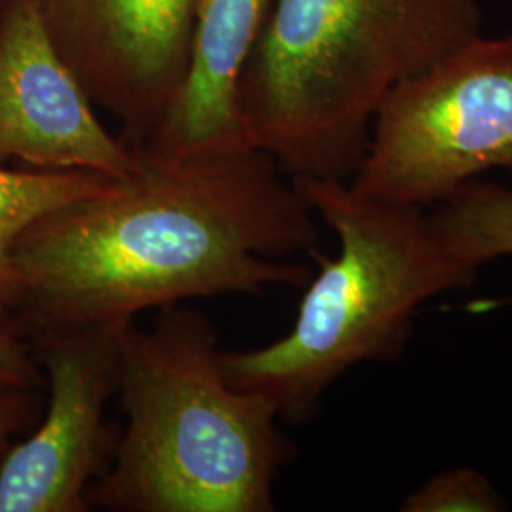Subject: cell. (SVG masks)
Returning a JSON list of instances; mask_svg holds the SVG:
<instances>
[{"mask_svg":"<svg viewBox=\"0 0 512 512\" xmlns=\"http://www.w3.org/2000/svg\"><path fill=\"white\" fill-rule=\"evenodd\" d=\"M495 169L512 177V33H480L387 93L349 183L429 209Z\"/></svg>","mask_w":512,"mask_h":512,"instance_id":"obj_5","label":"cell"},{"mask_svg":"<svg viewBox=\"0 0 512 512\" xmlns=\"http://www.w3.org/2000/svg\"><path fill=\"white\" fill-rule=\"evenodd\" d=\"M128 329V327H126ZM126 329L48 332L33 338L50 397L29 439L0 459V512H88L118 431L107 421Z\"/></svg>","mask_w":512,"mask_h":512,"instance_id":"obj_6","label":"cell"},{"mask_svg":"<svg viewBox=\"0 0 512 512\" xmlns=\"http://www.w3.org/2000/svg\"><path fill=\"white\" fill-rule=\"evenodd\" d=\"M486 0H274L239 84L247 143L291 179L349 181L397 84L484 33Z\"/></svg>","mask_w":512,"mask_h":512,"instance_id":"obj_3","label":"cell"},{"mask_svg":"<svg viewBox=\"0 0 512 512\" xmlns=\"http://www.w3.org/2000/svg\"><path fill=\"white\" fill-rule=\"evenodd\" d=\"M116 395L126 423L90 488L109 512H272L296 446L274 404L228 384L217 330L173 304L122 332Z\"/></svg>","mask_w":512,"mask_h":512,"instance_id":"obj_2","label":"cell"},{"mask_svg":"<svg viewBox=\"0 0 512 512\" xmlns=\"http://www.w3.org/2000/svg\"><path fill=\"white\" fill-rule=\"evenodd\" d=\"M274 0H196L188 67L164 120L137 150L147 160L253 148L239 114V84Z\"/></svg>","mask_w":512,"mask_h":512,"instance_id":"obj_9","label":"cell"},{"mask_svg":"<svg viewBox=\"0 0 512 512\" xmlns=\"http://www.w3.org/2000/svg\"><path fill=\"white\" fill-rule=\"evenodd\" d=\"M448 251L463 266L512 256V188L475 179L427 209Z\"/></svg>","mask_w":512,"mask_h":512,"instance_id":"obj_11","label":"cell"},{"mask_svg":"<svg viewBox=\"0 0 512 512\" xmlns=\"http://www.w3.org/2000/svg\"><path fill=\"white\" fill-rule=\"evenodd\" d=\"M293 181L338 238V255H311L319 272L285 336L219 349V365L228 384L260 393L294 425L311 420L351 368L403 357L421 306L473 287L478 272L448 251L423 207L366 196L340 179Z\"/></svg>","mask_w":512,"mask_h":512,"instance_id":"obj_4","label":"cell"},{"mask_svg":"<svg viewBox=\"0 0 512 512\" xmlns=\"http://www.w3.org/2000/svg\"><path fill=\"white\" fill-rule=\"evenodd\" d=\"M114 179L95 171L0 167V329L14 334L19 313L14 245L46 213L105 190Z\"/></svg>","mask_w":512,"mask_h":512,"instance_id":"obj_10","label":"cell"},{"mask_svg":"<svg viewBox=\"0 0 512 512\" xmlns=\"http://www.w3.org/2000/svg\"><path fill=\"white\" fill-rule=\"evenodd\" d=\"M33 414V391L0 387V459L8 452L10 439Z\"/></svg>","mask_w":512,"mask_h":512,"instance_id":"obj_14","label":"cell"},{"mask_svg":"<svg viewBox=\"0 0 512 512\" xmlns=\"http://www.w3.org/2000/svg\"><path fill=\"white\" fill-rule=\"evenodd\" d=\"M403 512H501L509 509L507 497L475 467H450L429 476L406 495Z\"/></svg>","mask_w":512,"mask_h":512,"instance_id":"obj_12","label":"cell"},{"mask_svg":"<svg viewBox=\"0 0 512 512\" xmlns=\"http://www.w3.org/2000/svg\"><path fill=\"white\" fill-rule=\"evenodd\" d=\"M133 175L141 158L114 137L57 52L35 0H8L0 18V167Z\"/></svg>","mask_w":512,"mask_h":512,"instance_id":"obj_8","label":"cell"},{"mask_svg":"<svg viewBox=\"0 0 512 512\" xmlns=\"http://www.w3.org/2000/svg\"><path fill=\"white\" fill-rule=\"evenodd\" d=\"M46 384L33 349L23 340L0 329V387L35 391Z\"/></svg>","mask_w":512,"mask_h":512,"instance_id":"obj_13","label":"cell"},{"mask_svg":"<svg viewBox=\"0 0 512 512\" xmlns=\"http://www.w3.org/2000/svg\"><path fill=\"white\" fill-rule=\"evenodd\" d=\"M57 52L131 150L164 120L188 67L196 0H35Z\"/></svg>","mask_w":512,"mask_h":512,"instance_id":"obj_7","label":"cell"},{"mask_svg":"<svg viewBox=\"0 0 512 512\" xmlns=\"http://www.w3.org/2000/svg\"><path fill=\"white\" fill-rule=\"evenodd\" d=\"M141 158V156H139ZM300 188L258 148L147 160L31 224L14 245V334L126 329L148 310L304 289L319 247Z\"/></svg>","mask_w":512,"mask_h":512,"instance_id":"obj_1","label":"cell"}]
</instances>
